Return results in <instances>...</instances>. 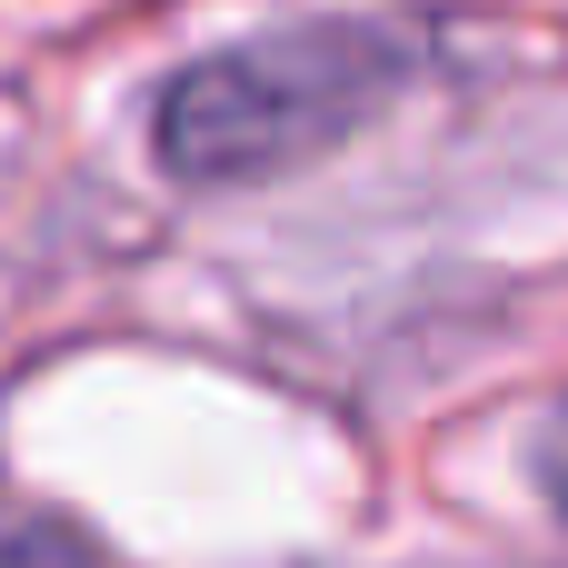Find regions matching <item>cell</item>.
Listing matches in <instances>:
<instances>
[{"label": "cell", "instance_id": "obj_1", "mask_svg": "<svg viewBox=\"0 0 568 568\" xmlns=\"http://www.w3.org/2000/svg\"><path fill=\"white\" fill-rule=\"evenodd\" d=\"M389 70H399L389 30H359V20L240 40L160 90V160L190 180H270L329 150L349 120H369L389 100Z\"/></svg>", "mask_w": 568, "mask_h": 568}, {"label": "cell", "instance_id": "obj_2", "mask_svg": "<svg viewBox=\"0 0 568 568\" xmlns=\"http://www.w3.org/2000/svg\"><path fill=\"white\" fill-rule=\"evenodd\" d=\"M0 568H80V549L50 529H0Z\"/></svg>", "mask_w": 568, "mask_h": 568}, {"label": "cell", "instance_id": "obj_3", "mask_svg": "<svg viewBox=\"0 0 568 568\" xmlns=\"http://www.w3.org/2000/svg\"><path fill=\"white\" fill-rule=\"evenodd\" d=\"M549 489H559V509H568V409H559V429H549Z\"/></svg>", "mask_w": 568, "mask_h": 568}]
</instances>
